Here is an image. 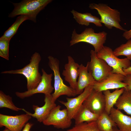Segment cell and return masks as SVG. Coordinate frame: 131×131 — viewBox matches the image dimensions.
I'll use <instances>...</instances> for the list:
<instances>
[{
  "label": "cell",
  "mask_w": 131,
  "mask_h": 131,
  "mask_svg": "<svg viewBox=\"0 0 131 131\" xmlns=\"http://www.w3.org/2000/svg\"><path fill=\"white\" fill-rule=\"evenodd\" d=\"M41 70V80L37 87L33 90L23 92H16L15 94L17 97L23 99L37 93H43L45 95L51 94L54 89L51 84L52 74H47L43 68Z\"/></svg>",
  "instance_id": "cell-9"
},
{
  "label": "cell",
  "mask_w": 131,
  "mask_h": 131,
  "mask_svg": "<svg viewBox=\"0 0 131 131\" xmlns=\"http://www.w3.org/2000/svg\"><path fill=\"white\" fill-rule=\"evenodd\" d=\"M96 122L101 131H113L114 128L117 127L109 115L105 111L99 115Z\"/></svg>",
  "instance_id": "cell-22"
},
{
  "label": "cell",
  "mask_w": 131,
  "mask_h": 131,
  "mask_svg": "<svg viewBox=\"0 0 131 131\" xmlns=\"http://www.w3.org/2000/svg\"><path fill=\"white\" fill-rule=\"evenodd\" d=\"M97 82L89 72L87 66H85L82 64L80 65L77 85L75 90L77 95L83 92L87 87L93 86Z\"/></svg>",
  "instance_id": "cell-16"
},
{
  "label": "cell",
  "mask_w": 131,
  "mask_h": 131,
  "mask_svg": "<svg viewBox=\"0 0 131 131\" xmlns=\"http://www.w3.org/2000/svg\"><path fill=\"white\" fill-rule=\"evenodd\" d=\"M67 131H101L98 128L96 121L85 122L75 124Z\"/></svg>",
  "instance_id": "cell-25"
},
{
  "label": "cell",
  "mask_w": 131,
  "mask_h": 131,
  "mask_svg": "<svg viewBox=\"0 0 131 131\" xmlns=\"http://www.w3.org/2000/svg\"><path fill=\"white\" fill-rule=\"evenodd\" d=\"M123 82L127 84L124 89L127 90H131V75H127L125 76Z\"/></svg>",
  "instance_id": "cell-28"
},
{
  "label": "cell",
  "mask_w": 131,
  "mask_h": 131,
  "mask_svg": "<svg viewBox=\"0 0 131 131\" xmlns=\"http://www.w3.org/2000/svg\"><path fill=\"white\" fill-rule=\"evenodd\" d=\"M44 101V104L41 107L33 105L32 108L34 112L33 113L28 112L24 108L22 110L32 117L36 118L38 122L42 123L48 116L53 109L57 106L55 102L53 100L51 94L45 95Z\"/></svg>",
  "instance_id": "cell-13"
},
{
  "label": "cell",
  "mask_w": 131,
  "mask_h": 131,
  "mask_svg": "<svg viewBox=\"0 0 131 131\" xmlns=\"http://www.w3.org/2000/svg\"><path fill=\"white\" fill-rule=\"evenodd\" d=\"M74 19L79 25L88 26L90 23H93L96 26H102L100 19L96 16H93L90 13H81L74 9L71 11Z\"/></svg>",
  "instance_id": "cell-18"
},
{
  "label": "cell",
  "mask_w": 131,
  "mask_h": 131,
  "mask_svg": "<svg viewBox=\"0 0 131 131\" xmlns=\"http://www.w3.org/2000/svg\"><path fill=\"white\" fill-rule=\"evenodd\" d=\"M125 76L112 72L101 81L96 82L93 85V89L99 92L107 90L125 88L127 84L123 82Z\"/></svg>",
  "instance_id": "cell-10"
},
{
  "label": "cell",
  "mask_w": 131,
  "mask_h": 131,
  "mask_svg": "<svg viewBox=\"0 0 131 131\" xmlns=\"http://www.w3.org/2000/svg\"><path fill=\"white\" fill-rule=\"evenodd\" d=\"M51 0H24L18 3H12L14 8L8 16L13 17L18 15L29 16L30 20L36 22L37 15L50 3Z\"/></svg>",
  "instance_id": "cell-3"
},
{
  "label": "cell",
  "mask_w": 131,
  "mask_h": 131,
  "mask_svg": "<svg viewBox=\"0 0 131 131\" xmlns=\"http://www.w3.org/2000/svg\"><path fill=\"white\" fill-rule=\"evenodd\" d=\"M115 106L117 109L123 110L131 116V90L124 89Z\"/></svg>",
  "instance_id": "cell-21"
},
{
  "label": "cell",
  "mask_w": 131,
  "mask_h": 131,
  "mask_svg": "<svg viewBox=\"0 0 131 131\" xmlns=\"http://www.w3.org/2000/svg\"><path fill=\"white\" fill-rule=\"evenodd\" d=\"M97 55L98 57L104 60L112 68V73L126 76L123 69L131 66L130 60L127 58H118L114 54L113 51L111 48L105 46L97 53Z\"/></svg>",
  "instance_id": "cell-6"
},
{
  "label": "cell",
  "mask_w": 131,
  "mask_h": 131,
  "mask_svg": "<svg viewBox=\"0 0 131 131\" xmlns=\"http://www.w3.org/2000/svg\"><path fill=\"white\" fill-rule=\"evenodd\" d=\"M33 124V123L28 122L26 124L22 131H30Z\"/></svg>",
  "instance_id": "cell-30"
},
{
  "label": "cell",
  "mask_w": 131,
  "mask_h": 131,
  "mask_svg": "<svg viewBox=\"0 0 131 131\" xmlns=\"http://www.w3.org/2000/svg\"><path fill=\"white\" fill-rule=\"evenodd\" d=\"M124 88L117 89L112 92L109 90L103 92L104 95L105 102V111L109 115L111 109L114 107L118 98L123 92Z\"/></svg>",
  "instance_id": "cell-20"
},
{
  "label": "cell",
  "mask_w": 131,
  "mask_h": 131,
  "mask_svg": "<svg viewBox=\"0 0 131 131\" xmlns=\"http://www.w3.org/2000/svg\"><path fill=\"white\" fill-rule=\"evenodd\" d=\"M2 131H11L8 128L5 127V129Z\"/></svg>",
  "instance_id": "cell-33"
},
{
  "label": "cell",
  "mask_w": 131,
  "mask_h": 131,
  "mask_svg": "<svg viewBox=\"0 0 131 131\" xmlns=\"http://www.w3.org/2000/svg\"><path fill=\"white\" fill-rule=\"evenodd\" d=\"M123 36L127 40L131 39V29L124 32L123 34Z\"/></svg>",
  "instance_id": "cell-29"
},
{
  "label": "cell",
  "mask_w": 131,
  "mask_h": 131,
  "mask_svg": "<svg viewBox=\"0 0 131 131\" xmlns=\"http://www.w3.org/2000/svg\"><path fill=\"white\" fill-rule=\"evenodd\" d=\"M67 57L68 63L65 65V69L63 71L62 74L64 77L65 80L69 83L70 86L75 90L80 65L76 62L71 56H68Z\"/></svg>",
  "instance_id": "cell-15"
},
{
  "label": "cell",
  "mask_w": 131,
  "mask_h": 131,
  "mask_svg": "<svg viewBox=\"0 0 131 131\" xmlns=\"http://www.w3.org/2000/svg\"><path fill=\"white\" fill-rule=\"evenodd\" d=\"M61 106L58 105L52 110L47 117L43 122L45 125H52L55 128L62 129L70 127L72 124L67 109L61 110Z\"/></svg>",
  "instance_id": "cell-8"
},
{
  "label": "cell",
  "mask_w": 131,
  "mask_h": 131,
  "mask_svg": "<svg viewBox=\"0 0 131 131\" xmlns=\"http://www.w3.org/2000/svg\"><path fill=\"white\" fill-rule=\"evenodd\" d=\"M83 104L92 112L99 115L105 111V102L103 92L93 89Z\"/></svg>",
  "instance_id": "cell-14"
},
{
  "label": "cell",
  "mask_w": 131,
  "mask_h": 131,
  "mask_svg": "<svg viewBox=\"0 0 131 131\" xmlns=\"http://www.w3.org/2000/svg\"><path fill=\"white\" fill-rule=\"evenodd\" d=\"M93 90V86H89L86 87L83 92L77 97L72 98L67 97L66 102L59 101L66 106L71 119H74L78 111Z\"/></svg>",
  "instance_id": "cell-12"
},
{
  "label": "cell",
  "mask_w": 131,
  "mask_h": 131,
  "mask_svg": "<svg viewBox=\"0 0 131 131\" xmlns=\"http://www.w3.org/2000/svg\"><path fill=\"white\" fill-rule=\"evenodd\" d=\"M27 20H30V17L27 15H22L18 17L15 22L5 32L3 35L0 38L6 39L10 40L11 38L16 33L21 24Z\"/></svg>",
  "instance_id": "cell-23"
},
{
  "label": "cell",
  "mask_w": 131,
  "mask_h": 131,
  "mask_svg": "<svg viewBox=\"0 0 131 131\" xmlns=\"http://www.w3.org/2000/svg\"><path fill=\"white\" fill-rule=\"evenodd\" d=\"M48 58V65L53 71L54 77V91L51 94L53 101L55 102L59 97L62 95L74 97L77 95L75 90L64 83L60 75L58 60L51 56H49Z\"/></svg>",
  "instance_id": "cell-4"
},
{
  "label": "cell",
  "mask_w": 131,
  "mask_h": 131,
  "mask_svg": "<svg viewBox=\"0 0 131 131\" xmlns=\"http://www.w3.org/2000/svg\"><path fill=\"white\" fill-rule=\"evenodd\" d=\"M41 59L40 54L35 52L31 57L29 63L22 68L4 71L1 73L23 75L26 79L27 90H33L37 87L41 80V75L39 72V64Z\"/></svg>",
  "instance_id": "cell-1"
},
{
  "label": "cell",
  "mask_w": 131,
  "mask_h": 131,
  "mask_svg": "<svg viewBox=\"0 0 131 131\" xmlns=\"http://www.w3.org/2000/svg\"><path fill=\"white\" fill-rule=\"evenodd\" d=\"M124 73L127 75H131V66L126 69H123Z\"/></svg>",
  "instance_id": "cell-31"
},
{
  "label": "cell",
  "mask_w": 131,
  "mask_h": 131,
  "mask_svg": "<svg viewBox=\"0 0 131 131\" xmlns=\"http://www.w3.org/2000/svg\"><path fill=\"white\" fill-rule=\"evenodd\" d=\"M99 116L91 112L82 104L78 111L74 119L75 124L85 122L96 121Z\"/></svg>",
  "instance_id": "cell-19"
},
{
  "label": "cell",
  "mask_w": 131,
  "mask_h": 131,
  "mask_svg": "<svg viewBox=\"0 0 131 131\" xmlns=\"http://www.w3.org/2000/svg\"><path fill=\"white\" fill-rule=\"evenodd\" d=\"M8 108L14 111L23 110V108H18L14 105L11 97L5 94L2 90L0 91V108Z\"/></svg>",
  "instance_id": "cell-24"
},
{
  "label": "cell",
  "mask_w": 131,
  "mask_h": 131,
  "mask_svg": "<svg viewBox=\"0 0 131 131\" xmlns=\"http://www.w3.org/2000/svg\"><path fill=\"white\" fill-rule=\"evenodd\" d=\"M109 115L121 131H131V116L124 114L114 107Z\"/></svg>",
  "instance_id": "cell-17"
},
{
  "label": "cell",
  "mask_w": 131,
  "mask_h": 131,
  "mask_svg": "<svg viewBox=\"0 0 131 131\" xmlns=\"http://www.w3.org/2000/svg\"></svg>",
  "instance_id": "cell-34"
},
{
  "label": "cell",
  "mask_w": 131,
  "mask_h": 131,
  "mask_svg": "<svg viewBox=\"0 0 131 131\" xmlns=\"http://www.w3.org/2000/svg\"><path fill=\"white\" fill-rule=\"evenodd\" d=\"M10 40L0 38V56L5 59L9 60V49Z\"/></svg>",
  "instance_id": "cell-27"
},
{
  "label": "cell",
  "mask_w": 131,
  "mask_h": 131,
  "mask_svg": "<svg viewBox=\"0 0 131 131\" xmlns=\"http://www.w3.org/2000/svg\"><path fill=\"white\" fill-rule=\"evenodd\" d=\"M107 33L105 31L95 32L91 28H86L81 33L78 34L74 29L73 31L70 42V46L81 42H85L91 45L97 53L104 46L106 40Z\"/></svg>",
  "instance_id": "cell-2"
},
{
  "label": "cell",
  "mask_w": 131,
  "mask_h": 131,
  "mask_svg": "<svg viewBox=\"0 0 131 131\" xmlns=\"http://www.w3.org/2000/svg\"><path fill=\"white\" fill-rule=\"evenodd\" d=\"M32 117L26 113L16 116L0 114V127L5 126L11 131H21Z\"/></svg>",
  "instance_id": "cell-11"
},
{
  "label": "cell",
  "mask_w": 131,
  "mask_h": 131,
  "mask_svg": "<svg viewBox=\"0 0 131 131\" xmlns=\"http://www.w3.org/2000/svg\"><path fill=\"white\" fill-rule=\"evenodd\" d=\"M114 54L116 57L124 56L130 60H131V39L127 42L121 45L113 51Z\"/></svg>",
  "instance_id": "cell-26"
},
{
  "label": "cell",
  "mask_w": 131,
  "mask_h": 131,
  "mask_svg": "<svg viewBox=\"0 0 131 131\" xmlns=\"http://www.w3.org/2000/svg\"><path fill=\"white\" fill-rule=\"evenodd\" d=\"M117 127H115L114 128L113 131H121Z\"/></svg>",
  "instance_id": "cell-32"
},
{
  "label": "cell",
  "mask_w": 131,
  "mask_h": 131,
  "mask_svg": "<svg viewBox=\"0 0 131 131\" xmlns=\"http://www.w3.org/2000/svg\"><path fill=\"white\" fill-rule=\"evenodd\" d=\"M90 60L88 62L86 66L95 80L100 82L112 73V69L103 59L98 57L94 50L90 52Z\"/></svg>",
  "instance_id": "cell-7"
},
{
  "label": "cell",
  "mask_w": 131,
  "mask_h": 131,
  "mask_svg": "<svg viewBox=\"0 0 131 131\" xmlns=\"http://www.w3.org/2000/svg\"><path fill=\"white\" fill-rule=\"evenodd\" d=\"M89 7L97 11L100 16L101 23L107 28L111 29L115 27L124 32L127 31L120 24V13L117 10L112 9L107 5L102 3H91Z\"/></svg>",
  "instance_id": "cell-5"
}]
</instances>
